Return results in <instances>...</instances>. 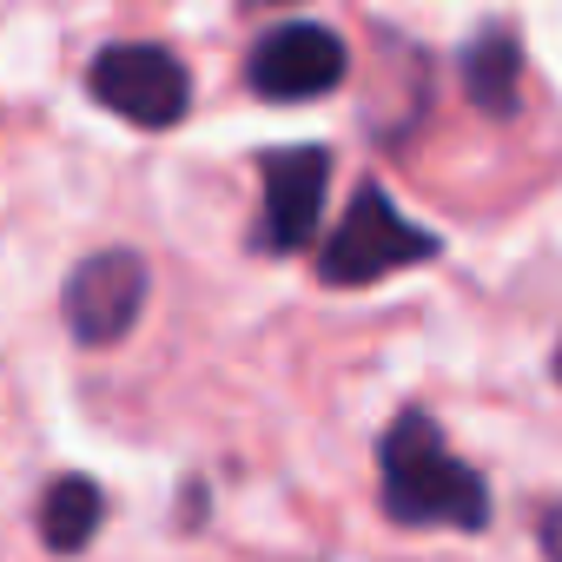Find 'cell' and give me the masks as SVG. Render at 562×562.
I'll return each instance as SVG.
<instances>
[{"mask_svg":"<svg viewBox=\"0 0 562 562\" xmlns=\"http://www.w3.org/2000/svg\"><path fill=\"white\" fill-rule=\"evenodd\" d=\"M542 555H549V562H562V503H549V509H542Z\"/></svg>","mask_w":562,"mask_h":562,"instance_id":"obj_9","label":"cell"},{"mask_svg":"<svg viewBox=\"0 0 562 562\" xmlns=\"http://www.w3.org/2000/svg\"><path fill=\"white\" fill-rule=\"evenodd\" d=\"M265 179V199H258V225H251V245L271 251V258H292L318 238V218H325V186H331V153L325 146H285L258 166Z\"/></svg>","mask_w":562,"mask_h":562,"instance_id":"obj_4","label":"cell"},{"mask_svg":"<svg viewBox=\"0 0 562 562\" xmlns=\"http://www.w3.org/2000/svg\"><path fill=\"white\" fill-rule=\"evenodd\" d=\"M351 74V54L331 27L318 21H292V27H278L251 47L245 60V87L271 106H305V100H325L338 80Z\"/></svg>","mask_w":562,"mask_h":562,"instance_id":"obj_5","label":"cell"},{"mask_svg":"<svg viewBox=\"0 0 562 562\" xmlns=\"http://www.w3.org/2000/svg\"><path fill=\"white\" fill-rule=\"evenodd\" d=\"M87 93L126 126H179L192 106V74L179 67V54L133 41V47H106L87 67Z\"/></svg>","mask_w":562,"mask_h":562,"instance_id":"obj_3","label":"cell"},{"mask_svg":"<svg viewBox=\"0 0 562 562\" xmlns=\"http://www.w3.org/2000/svg\"><path fill=\"white\" fill-rule=\"evenodd\" d=\"M555 378H562V345H555Z\"/></svg>","mask_w":562,"mask_h":562,"instance_id":"obj_10","label":"cell"},{"mask_svg":"<svg viewBox=\"0 0 562 562\" xmlns=\"http://www.w3.org/2000/svg\"><path fill=\"white\" fill-rule=\"evenodd\" d=\"M384 509L397 522H443V529H483L490 490L483 476L443 443V430L424 411H404L384 430Z\"/></svg>","mask_w":562,"mask_h":562,"instance_id":"obj_1","label":"cell"},{"mask_svg":"<svg viewBox=\"0 0 562 562\" xmlns=\"http://www.w3.org/2000/svg\"><path fill=\"white\" fill-rule=\"evenodd\" d=\"M100 516H106V496H100L93 476H54L47 496H41V542L54 555H80L93 542Z\"/></svg>","mask_w":562,"mask_h":562,"instance_id":"obj_8","label":"cell"},{"mask_svg":"<svg viewBox=\"0 0 562 562\" xmlns=\"http://www.w3.org/2000/svg\"><path fill=\"white\" fill-rule=\"evenodd\" d=\"M437 258V238L424 225H411L384 186H358L351 212L331 225L325 251H318V278L325 285H378V278Z\"/></svg>","mask_w":562,"mask_h":562,"instance_id":"obj_2","label":"cell"},{"mask_svg":"<svg viewBox=\"0 0 562 562\" xmlns=\"http://www.w3.org/2000/svg\"><path fill=\"white\" fill-rule=\"evenodd\" d=\"M516 87H522V47H516V34H509V27H483V34L463 47V93H470L483 113L509 120V113H516Z\"/></svg>","mask_w":562,"mask_h":562,"instance_id":"obj_7","label":"cell"},{"mask_svg":"<svg viewBox=\"0 0 562 562\" xmlns=\"http://www.w3.org/2000/svg\"><path fill=\"white\" fill-rule=\"evenodd\" d=\"M146 305V258L139 251H93L67 278V325L80 345H120Z\"/></svg>","mask_w":562,"mask_h":562,"instance_id":"obj_6","label":"cell"}]
</instances>
